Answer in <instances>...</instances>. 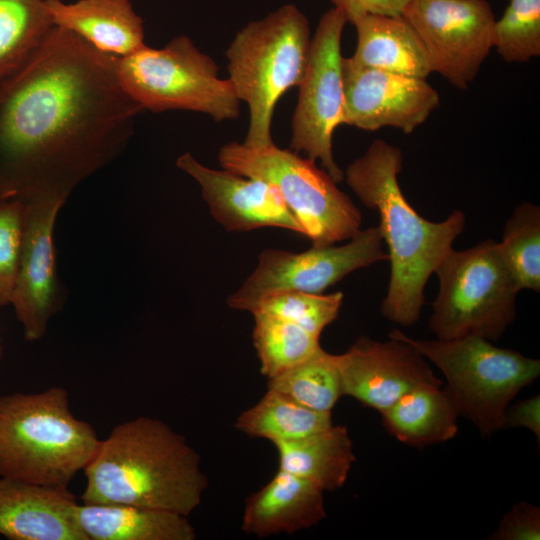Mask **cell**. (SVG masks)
<instances>
[{
	"label": "cell",
	"mask_w": 540,
	"mask_h": 540,
	"mask_svg": "<svg viewBox=\"0 0 540 540\" xmlns=\"http://www.w3.org/2000/svg\"><path fill=\"white\" fill-rule=\"evenodd\" d=\"M434 273L439 288L429 327L438 339L478 336L497 341L514 321L520 289L497 241L452 248Z\"/></svg>",
	"instance_id": "8"
},
{
	"label": "cell",
	"mask_w": 540,
	"mask_h": 540,
	"mask_svg": "<svg viewBox=\"0 0 540 540\" xmlns=\"http://www.w3.org/2000/svg\"><path fill=\"white\" fill-rule=\"evenodd\" d=\"M54 26L77 35L100 52L126 57L143 49L142 18L130 0H44Z\"/></svg>",
	"instance_id": "19"
},
{
	"label": "cell",
	"mask_w": 540,
	"mask_h": 540,
	"mask_svg": "<svg viewBox=\"0 0 540 540\" xmlns=\"http://www.w3.org/2000/svg\"><path fill=\"white\" fill-rule=\"evenodd\" d=\"M342 125L366 131L383 127L412 133L439 106L437 90L425 78L412 77L342 61Z\"/></svg>",
	"instance_id": "14"
},
{
	"label": "cell",
	"mask_w": 540,
	"mask_h": 540,
	"mask_svg": "<svg viewBox=\"0 0 540 540\" xmlns=\"http://www.w3.org/2000/svg\"><path fill=\"white\" fill-rule=\"evenodd\" d=\"M69 489L0 476V535L10 540H87Z\"/></svg>",
	"instance_id": "17"
},
{
	"label": "cell",
	"mask_w": 540,
	"mask_h": 540,
	"mask_svg": "<svg viewBox=\"0 0 540 540\" xmlns=\"http://www.w3.org/2000/svg\"><path fill=\"white\" fill-rule=\"evenodd\" d=\"M332 413L308 408L278 391L267 389L235 422L242 433L272 443L294 440L332 426Z\"/></svg>",
	"instance_id": "24"
},
{
	"label": "cell",
	"mask_w": 540,
	"mask_h": 540,
	"mask_svg": "<svg viewBox=\"0 0 540 540\" xmlns=\"http://www.w3.org/2000/svg\"><path fill=\"white\" fill-rule=\"evenodd\" d=\"M379 227L360 230L344 245L312 246L294 253L266 249L241 287L228 297L229 307L250 312L264 297L283 291L320 294L349 273L387 261Z\"/></svg>",
	"instance_id": "11"
},
{
	"label": "cell",
	"mask_w": 540,
	"mask_h": 540,
	"mask_svg": "<svg viewBox=\"0 0 540 540\" xmlns=\"http://www.w3.org/2000/svg\"><path fill=\"white\" fill-rule=\"evenodd\" d=\"M116 60L54 26L0 85V196L70 195L125 149L143 110Z\"/></svg>",
	"instance_id": "1"
},
{
	"label": "cell",
	"mask_w": 540,
	"mask_h": 540,
	"mask_svg": "<svg viewBox=\"0 0 540 540\" xmlns=\"http://www.w3.org/2000/svg\"><path fill=\"white\" fill-rule=\"evenodd\" d=\"M380 414L389 434L415 447L448 441L458 432L460 415L442 386L416 388Z\"/></svg>",
	"instance_id": "23"
},
{
	"label": "cell",
	"mask_w": 540,
	"mask_h": 540,
	"mask_svg": "<svg viewBox=\"0 0 540 540\" xmlns=\"http://www.w3.org/2000/svg\"><path fill=\"white\" fill-rule=\"evenodd\" d=\"M87 540H194L187 516L127 504H87L77 508Z\"/></svg>",
	"instance_id": "21"
},
{
	"label": "cell",
	"mask_w": 540,
	"mask_h": 540,
	"mask_svg": "<svg viewBox=\"0 0 540 540\" xmlns=\"http://www.w3.org/2000/svg\"><path fill=\"white\" fill-rule=\"evenodd\" d=\"M311 34L306 15L284 4L241 28L226 50L228 79L236 96L249 108L243 144L273 143L271 128L276 104L303 79Z\"/></svg>",
	"instance_id": "5"
},
{
	"label": "cell",
	"mask_w": 540,
	"mask_h": 540,
	"mask_svg": "<svg viewBox=\"0 0 540 540\" xmlns=\"http://www.w3.org/2000/svg\"><path fill=\"white\" fill-rule=\"evenodd\" d=\"M267 389L287 395L308 408L332 412L343 396L336 355L320 347L301 363L268 378Z\"/></svg>",
	"instance_id": "26"
},
{
	"label": "cell",
	"mask_w": 540,
	"mask_h": 540,
	"mask_svg": "<svg viewBox=\"0 0 540 540\" xmlns=\"http://www.w3.org/2000/svg\"><path fill=\"white\" fill-rule=\"evenodd\" d=\"M410 0H331L333 7L340 9L353 24L358 18L367 14L402 15Z\"/></svg>",
	"instance_id": "33"
},
{
	"label": "cell",
	"mask_w": 540,
	"mask_h": 540,
	"mask_svg": "<svg viewBox=\"0 0 540 540\" xmlns=\"http://www.w3.org/2000/svg\"><path fill=\"white\" fill-rule=\"evenodd\" d=\"M402 16L426 50L432 72L466 89L493 48L495 17L486 0H410Z\"/></svg>",
	"instance_id": "12"
},
{
	"label": "cell",
	"mask_w": 540,
	"mask_h": 540,
	"mask_svg": "<svg viewBox=\"0 0 540 540\" xmlns=\"http://www.w3.org/2000/svg\"><path fill=\"white\" fill-rule=\"evenodd\" d=\"M176 166L200 185L211 215L227 231L278 227L304 235L303 227L273 184L226 169H212L190 153L180 155Z\"/></svg>",
	"instance_id": "16"
},
{
	"label": "cell",
	"mask_w": 540,
	"mask_h": 540,
	"mask_svg": "<svg viewBox=\"0 0 540 540\" xmlns=\"http://www.w3.org/2000/svg\"><path fill=\"white\" fill-rule=\"evenodd\" d=\"M273 444L280 470L304 478L323 491L341 488L355 462L352 440L345 426L333 424L305 437Z\"/></svg>",
	"instance_id": "22"
},
{
	"label": "cell",
	"mask_w": 540,
	"mask_h": 540,
	"mask_svg": "<svg viewBox=\"0 0 540 540\" xmlns=\"http://www.w3.org/2000/svg\"><path fill=\"white\" fill-rule=\"evenodd\" d=\"M493 48L508 63L528 62L540 55V0H509L495 20Z\"/></svg>",
	"instance_id": "30"
},
{
	"label": "cell",
	"mask_w": 540,
	"mask_h": 540,
	"mask_svg": "<svg viewBox=\"0 0 540 540\" xmlns=\"http://www.w3.org/2000/svg\"><path fill=\"white\" fill-rule=\"evenodd\" d=\"M69 194L43 192L24 197L23 236L11 304L27 341L41 339L61 306L54 226Z\"/></svg>",
	"instance_id": "13"
},
{
	"label": "cell",
	"mask_w": 540,
	"mask_h": 540,
	"mask_svg": "<svg viewBox=\"0 0 540 540\" xmlns=\"http://www.w3.org/2000/svg\"><path fill=\"white\" fill-rule=\"evenodd\" d=\"M353 25L357 44L348 57L352 64L425 79L432 73L421 39L402 15L367 14Z\"/></svg>",
	"instance_id": "20"
},
{
	"label": "cell",
	"mask_w": 540,
	"mask_h": 540,
	"mask_svg": "<svg viewBox=\"0 0 540 540\" xmlns=\"http://www.w3.org/2000/svg\"><path fill=\"white\" fill-rule=\"evenodd\" d=\"M524 427L540 439V397H530L508 406L503 417V428Z\"/></svg>",
	"instance_id": "34"
},
{
	"label": "cell",
	"mask_w": 540,
	"mask_h": 540,
	"mask_svg": "<svg viewBox=\"0 0 540 540\" xmlns=\"http://www.w3.org/2000/svg\"><path fill=\"white\" fill-rule=\"evenodd\" d=\"M324 491L314 483L278 469L245 501L242 530L258 537L308 529L326 517Z\"/></svg>",
	"instance_id": "18"
},
{
	"label": "cell",
	"mask_w": 540,
	"mask_h": 540,
	"mask_svg": "<svg viewBox=\"0 0 540 540\" xmlns=\"http://www.w3.org/2000/svg\"><path fill=\"white\" fill-rule=\"evenodd\" d=\"M253 318V345L267 379L301 363L321 347L320 337L297 324L262 314Z\"/></svg>",
	"instance_id": "27"
},
{
	"label": "cell",
	"mask_w": 540,
	"mask_h": 540,
	"mask_svg": "<svg viewBox=\"0 0 540 540\" xmlns=\"http://www.w3.org/2000/svg\"><path fill=\"white\" fill-rule=\"evenodd\" d=\"M343 297L340 291L330 294L283 291L264 297L250 313L292 322L320 337L322 331L337 318Z\"/></svg>",
	"instance_id": "29"
},
{
	"label": "cell",
	"mask_w": 540,
	"mask_h": 540,
	"mask_svg": "<svg viewBox=\"0 0 540 540\" xmlns=\"http://www.w3.org/2000/svg\"><path fill=\"white\" fill-rule=\"evenodd\" d=\"M116 72L124 91L142 110H187L216 122L240 116L241 101L230 80L220 78L217 63L185 35L163 48L146 45L117 57Z\"/></svg>",
	"instance_id": "9"
},
{
	"label": "cell",
	"mask_w": 540,
	"mask_h": 540,
	"mask_svg": "<svg viewBox=\"0 0 540 540\" xmlns=\"http://www.w3.org/2000/svg\"><path fill=\"white\" fill-rule=\"evenodd\" d=\"M336 359L343 395L380 413L416 388L443 384L422 354L394 337H360Z\"/></svg>",
	"instance_id": "15"
},
{
	"label": "cell",
	"mask_w": 540,
	"mask_h": 540,
	"mask_svg": "<svg viewBox=\"0 0 540 540\" xmlns=\"http://www.w3.org/2000/svg\"><path fill=\"white\" fill-rule=\"evenodd\" d=\"M494 540H539L540 509L535 505L519 502L504 514L498 528L489 537Z\"/></svg>",
	"instance_id": "32"
},
{
	"label": "cell",
	"mask_w": 540,
	"mask_h": 540,
	"mask_svg": "<svg viewBox=\"0 0 540 540\" xmlns=\"http://www.w3.org/2000/svg\"><path fill=\"white\" fill-rule=\"evenodd\" d=\"M25 199L0 196V306L11 304L21 253Z\"/></svg>",
	"instance_id": "31"
},
{
	"label": "cell",
	"mask_w": 540,
	"mask_h": 540,
	"mask_svg": "<svg viewBox=\"0 0 540 540\" xmlns=\"http://www.w3.org/2000/svg\"><path fill=\"white\" fill-rule=\"evenodd\" d=\"M53 27L44 0H0V85L26 64Z\"/></svg>",
	"instance_id": "25"
},
{
	"label": "cell",
	"mask_w": 540,
	"mask_h": 540,
	"mask_svg": "<svg viewBox=\"0 0 540 540\" xmlns=\"http://www.w3.org/2000/svg\"><path fill=\"white\" fill-rule=\"evenodd\" d=\"M345 14L332 7L319 19L311 38L307 67L298 88V100L291 120L290 149L314 161L336 183L344 180V172L332 151L333 133L342 125L344 84L341 39Z\"/></svg>",
	"instance_id": "10"
},
{
	"label": "cell",
	"mask_w": 540,
	"mask_h": 540,
	"mask_svg": "<svg viewBox=\"0 0 540 540\" xmlns=\"http://www.w3.org/2000/svg\"><path fill=\"white\" fill-rule=\"evenodd\" d=\"M218 160L223 169L273 184L312 246L336 244L361 230L360 210L312 159L274 143L250 147L230 142L220 148Z\"/></svg>",
	"instance_id": "7"
},
{
	"label": "cell",
	"mask_w": 540,
	"mask_h": 540,
	"mask_svg": "<svg viewBox=\"0 0 540 540\" xmlns=\"http://www.w3.org/2000/svg\"><path fill=\"white\" fill-rule=\"evenodd\" d=\"M402 166L401 149L376 139L348 165L344 179L358 199L380 217L378 227L390 262L382 315L401 326H411L420 318L429 277L464 231L466 217L460 210L441 222L421 217L399 186Z\"/></svg>",
	"instance_id": "2"
},
{
	"label": "cell",
	"mask_w": 540,
	"mask_h": 540,
	"mask_svg": "<svg viewBox=\"0 0 540 540\" xmlns=\"http://www.w3.org/2000/svg\"><path fill=\"white\" fill-rule=\"evenodd\" d=\"M388 337L407 342L438 367L447 380L444 390L459 415L484 436L503 428L510 401L540 374L538 359L478 336L422 340L394 329Z\"/></svg>",
	"instance_id": "6"
},
{
	"label": "cell",
	"mask_w": 540,
	"mask_h": 540,
	"mask_svg": "<svg viewBox=\"0 0 540 540\" xmlns=\"http://www.w3.org/2000/svg\"><path fill=\"white\" fill-rule=\"evenodd\" d=\"M2 353H3V348H2L1 337H0V360L2 357Z\"/></svg>",
	"instance_id": "35"
},
{
	"label": "cell",
	"mask_w": 540,
	"mask_h": 540,
	"mask_svg": "<svg viewBox=\"0 0 540 540\" xmlns=\"http://www.w3.org/2000/svg\"><path fill=\"white\" fill-rule=\"evenodd\" d=\"M100 439L72 413L60 386L0 395V476L69 489Z\"/></svg>",
	"instance_id": "4"
},
{
	"label": "cell",
	"mask_w": 540,
	"mask_h": 540,
	"mask_svg": "<svg viewBox=\"0 0 540 540\" xmlns=\"http://www.w3.org/2000/svg\"><path fill=\"white\" fill-rule=\"evenodd\" d=\"M500 252L520 290L540 292V207L524 202L507 219Z\"/></svg>",
	"instance_id": "28"
},
{
	"label": "cell",
	"mask_w": 540,
	"mask_h": 540,
	"mask_svg": "<svg viewBox=\"0 0 540 540\" xmlns=\"http://www.w3.org/2000/svg\"><path fill=\"white\" fill-rule=\"evenodd\" d=\"M87 504H127L189 516L208 480L198 453L163 421L148 416L116 425L84 469Z\"/></svg>",
	"instance_id": "3"
}]
</instances>
